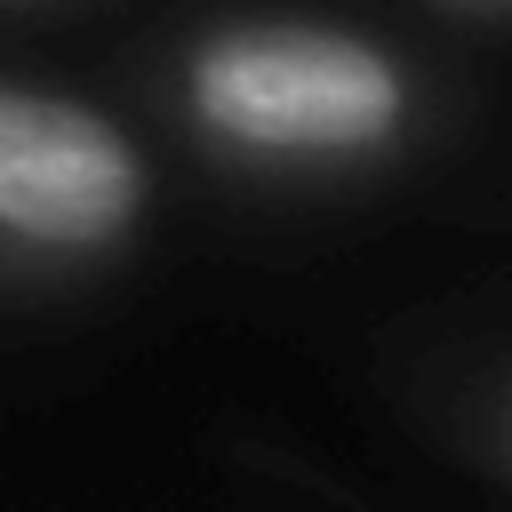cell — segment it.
Returning <instances> with one entry per match:
<instances>
[{
	"instance_id": "7a4b0ae2",
	"label": "cell",
	"mask_w": 512,
	"mask_h": 512,
	"mask_svg": "<svg viewBox=\"0 0 512 512\" xmlns=\"http://www.w3.org/2000/svg\"><path fill=\"white\" fill-rule=\"evenodd\" d=\"M144 208L128 136L64 96L0 88V232L48 248H104Z\"/></svg>"
},
{
	"instance_id": "6da1fadb",
	"label": "cell",
	"mask_w": 512,
	"mask_h": 512,
	"mask_svg": "<svg viewBox=\"0 0 512 512\" xmlns=\"http://www.w3.org/2000/svg\"><path fill=\"white\" fill-rule=\"evenodd\" d=\"M192 112L240 152L328 160V152H360L392 136L400 72L344 32L256 24V32H224L200 48Z\"/></svg>"
}]
</instances>
